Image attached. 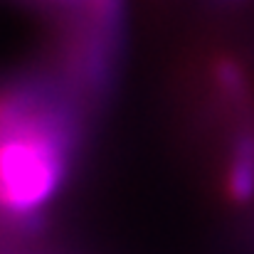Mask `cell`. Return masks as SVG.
Returning <instances> with one entry per match:
<instances>
[{"mask_svg":"<svg viewBox=\"0 0 254 254\" xmlns=\"http://www.w3.org/2000/svg\"><path fill=\"white\" fill-rule=\"evenodd\" d=\"M62 178V151L52 133L12 99H0V210L27 215L42 207Z\"/></svg>","mask_w":254,"mask_h":254,"instance_id":"6da1fadb","label":"cell"},{"mask_svg":"<svg viewBox=\"0 0 254 254\" xmlns=\"http://www.w3.org/2000/svg\"><path fill=\"white\" fill-rule=\"evenodd\" d=\"M215 74H217L220 86H222L225 91H230V94H240V91L245 89V77H242V72H240V67H237L235 62L222 60V62L215 67Z\"/></svg>","mask_w":254,"mask_h":254,"instance_id":"3957f363","label":"cell"},{"mask_svg":"<svg viewBox=\"0 0 254 254\" xmlns=\"http://www.w3.org/2000/svg\"><path fill=\"white\" fill-rule=\"evenodd\" d=\"M230 195L240 202L250 200L254 195V141L242 138L235 148V158L230 166V178H227Z\"/></svg>","mask_w":254,"mask_h":254,"instance_id":"7a4b0ae2","label":"cell"}]
</instances>
